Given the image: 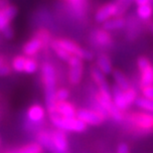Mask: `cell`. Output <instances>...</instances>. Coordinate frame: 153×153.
Segmentation results:
<instances>
[{
    "label": "cell",
    "instance_id": "obj_1",
    "mask_svg": "<svg viewBox=\"0 0 153 153\" xmlns=\"http://www.w3.org/2000/svg\"><path fill=\"white\" fill-rule=\"evenodd\" d=\"M40 78L44 88L45 108L48 114H53L56 105V91L58 87V72L51 62H44L40 66Z\"/></svg>",
    "mask_w": 153,
    "mask_h": 153
},
{
    "label": "cell",
    "instance_id": "obj_2",
    "mask_svg": "<svg viewBox=\"0 0 153 153\" xmlns=\"http://www.w3.org/2000/svg\"><path fill=\"white\" fill-rule=\"evenodd\" d=\"M126 120L136 134L145 136L153 133V114L143 111H132L127 114Z\"/></svg>",
    "mask_w": 153,
    "mask_h": 153
},
{
    "label": "cell",
    "instance_id": "obj_3",
    "mask_svg": "<svg viewBox=\"0 0 153 153\" xmlns=\"http://www.w3.org/2000/svg\"><path fill=\"white\" fill-rule=\"evenodd\" d=\"M49 119L55 128L63 130L65 132L82 133L88 129V125L76 116L75 117H62L56 114H49Z\"/></svg>",
    "mask_w": 153,
    "mask_h": 153
},
{
    "label": "cell",
    "instance_id": "obj_4",
    "mask_svg": "<svg viewBox=\"0 0 153 153\" xmlns=\"http://www.w3.org/2000/svg\"><path fill=\"white\" fill-rule=\"evenodd\" d=\"M53 41L55 42V44H57L59 47L63 48L64 50L70 53L72 56L78 57L84 61V62L85 61H91L94 59L93 52L82 47L81 45H79L74 40L69 38H57L53 39Z\"/></svg>",
    "mask_w": 153,
    "mask_h": 153
},
{
    "label": "cell",
    "instance_id": "obj_5",
    "mask_svg": "<svg viewBox=\"0 0 153 153\" xmlns=\"http://www.w3.org/2000/svg\"><path fill=\"white\" fill-rule=\"evenodd\" d=\"M69 66L68 72V82L71 85H78L81 84L82 78H84L85 67L84 61L76 56H72L67 62Z\"/></svg>",
    "mask_w": 153,
    "mask_h": 153
},
{
    "label": "cell",
    "instance_id": "obj_6",
    "mask_svg": "<svg viewBox=\"0 0 153 153\" xmlns=\"http://www.w3.org/2000/svg\"><path fill=\"white\" fill-rule=\"evenodd\" d=\"M76 116L85 122L88 126H100L106 119L94 108H82L76 109Z\"/></svg>",
    "mask_w": 153,
    "mask_h": 153
},
{
    "label": "cell",
    "instance_id": "obj_7",
    "mask_svg": "<svg viewBox=\"0 0 153 153\" xmlns=\"http://www.w3.org/2000/svg\"><path fill=\"white\" fill-rule=\"evenodd\" d=\"M49 132H50L52 145H53V151L51 153H71L68 136L65 131L55 128Z\"/></svg>",
    "mask_w": 153,
    "mask_h": 153
},
{
    "label": "cell",
    "instance_id": "obj_8",
    "mask_svg": "<svg viewBox=\"0 0 153 153\" xmlns=\"http://www.w3.org/2000/svg\"><path fill=\"white\" fill-rule=\"evenodd\" d=\"M90 75H91V81H93L94 84L97 85V91L105 97H111V85L108 84V79H106V76L105 74H102L96 66L91 67Z\"/></svg>",
    "mask_w": 153,
    "mask_h": 153
},
{
    "label": "cell",
    "instance_id": "obj_9",
    "mask_svg": "<svg viewBox=\"0 0 153 153\" xmlns=\"http://www.w3.org/2000/svg\"><path fill=\"white\" fill-rule=\"evenodd\" d=\"M114 16H118V6L114 1L106 2L97 9L94 13V21L99 24H102Z\"/></svg>",
    "mask_w": 153,
    "mask_h": 153
},
{
    "label": "cell",
    "instance_id": "obj_10",
    "mask_svg": "<svg viewBox=\"0 0 153 153\" xmlns=\"http://www.w3.org/2000/svg\"><path fill=\"white\" fill-rule=\"evenodd\" d=\"M47 111L40 103H33L26 111V121L35 126H40V124L45 120Z\"/></svg>",
    "mask_w": 153,
    "mask_h": 153
},
{
    "label": "cell",
    "instance_id": "obj_11",
    "mask_svg": "<svg viewBox=\"0 0 153 153\" xmlns=\"http://www.w3.org/2000/svg\"><path fill=\"white\" fill-rule=\"evenodd\" d=\"M91 39L94 45L103 49L111 48L114 45V38H112L111 33L106 31L102 27L94 30L91 35Z\"/></svg>",
    "mask_w": 153,
    "mask_h": 153
},
{
    "label": "cell",
    "instance_id": "obj_12",
    "mask_svg": "<svg viewBox=\"0 0 153 153\" xmlns=\"http://www.w3.org/2000/svg\"><path fill=\"white\" fill-rule=\"evenodd\" d=\"M46 47L41 39L37 36L33 35L31 38L28 39L22 46V54L26 57L35 58Z\"/></svg>",
    "mask_w": 153,
    "mask_h": 153
},
{
    "label": "cell",
    "instance_id": "obj_13",
    "mask_svg": "<svg viewBox=\"0 0 153 153\" xmlns=\"http://www.w3.org/2000/svg\"><path fill=\"white\" fill-rule=\"evenodd\" d=\"M18 14L16 5L9 3L4 7H0V32L7 26L11 25Z\"/></svg>",
    "mask_w": 153,
    "mask_h": 153
},
{
    "label": "cell",
    "instance_id": "obj_14",
    "mask_svg": "<svg viewBox=\"0 0 153 153\" xmlns=\"http://www.w3.org/2000/svg\"><path fill=\"white\" fill-rule=\"evenodd\" d=\"M53 114H56L62 117H75L76 114V108L69 100L57 102Z\"/></svg>",
    "mask_w": 153,
    "mask_h": 153
},
{
    "label": "cell",
    "instance_id": "obj_15",
    "mask_svg": "<svg viewBox=\"0 0 153 153\" xmlns=\"http://www.w3.org/2000/svg\"><path fill=\"white\" fill-rule=\"evenodd\" d=\"M111 99H112V103L118 109H120L121 111H126L128 109V106L125 102L124 97H123V91L121 88H119L117 85H115L114 84L111 87Z\"/></svg>",
    "mask_w": 153,
    "mask_h": 153
},
{
    "label": "cell",
    "instance_id": "obj_16",
    "mask_svg": "<svg viewBox=\"0 0 153 153\" xmlns=\"http://www.w3.org/2000/svg\"><path fill=\"white\" fill-rule=\"evenodd\" d=\"M94 66H96L97 68L105 76L111 75L112 71H114L111 59L109 58L108 54L99 55L96 59V64H94Z\"/></svg>",
    "mask_w": 153,
    "mask_h": 153
},
{
    "label": "cell",
    "instance_id": "obj_17",
    "mask_svg": "<svg viewBox=\"0 0 153 153\" xmlns=\"http://www.w3.org/2000/svg\"><path fill=\"white\" fill-rule=\"evenodd\" d=\"M127 21L123 16H114L111 18L109 20L105 21V23L102 24V27L103 29H105L108 32H114L118 31V30L123 29L124 27H126Z\"/></svg>",
    "mask_w": 153,
    "mask_h": 153
},
{
    "label": "cell",
    "instance_id": "obj_18",
    "mask_svg": "<svg viewBox=\"0 0 153 153\" xmlns=\"http://www.w3.org/2000/svg\"><path fill=\"white\" fill-rule=\"evenodd\" d=\"M4 153H44V149L37 141H33L27 143V144L6 150Z\"/></svg>",
    "mask_w": 153,
    "mask_h": 153
},
{
    "label": "cell",
    "instance_id": "obj_19",
    "mask_svg": "<svg viewBox=\"0 0 153 153\" xmlns=\"http://www.w3.org/2000/svg\"><path fill=\"white\" fill-rule=\"evenodd\" d=\"M111 75H112V78H114V85H117L119 88H121L122 91L126 90L129 87H131L130 85V82L129 79L123 72L121 70H118V69H114V71Z\"/></svg>",
    "mask_w": 153,
    "mask_h": 153
},
{
    "label": "cell",
    "instance_id": "obj_20",
    "mask_svg": "<svg viewBox=\"0 0 153 153\" xmlns=\"http://www.w3.org/2000/svg\"><path fill=\"white\" fill-rule=\"evenodd\" d=\"M25 62L26 56L23 54L15 55L10 61V68L12 72L17 73V74H24V69H25Z\"/></svg>",
    "mask_w": 153,
    "mask_h": 153
},
{
    "label": "cell",
    "instance_id": "obj_21",
    "mask_svg": "<svg viewBox=\"0 0 153 153\" xmlns=\"http://www.w3.org/2000/svg\"><path fill=\"white\" fill-rule=\"evenodd\" d=\"M135 14L138 19L142 21H149L153 16V5H137L135 9Z\"/></svg>",
    "mask_w": 153,
    "mask_h": 153
},
{
    "label": "cell",
    "instance_id": "obj_22",
    "mask_svg": "<svg viewBox=\"0 0 153 153\" xmlns=\"http://www.w3.org/2000/svg\"><path fill=\"white\" fill-rule=\"evenodd\" d=\"M153 85V65H149L139 72V87Z\"/></svg>",
    "mask_w": 153,
    "mask_h": 153
},
{
    "label": "cell",
    "instance_id": "obj_23",
    "mask_svg": "<svg viewBox=\"0 0 153 153\" xmlns=\"http://www.w3.org/2000/svg\"><path fill=\"white\" fill-rule=\"evenodd\" d=\"M134 105H136V106L140 111L153 114V100L146 99L142 96H138L135 102H134Z\"/></svg>",
    "mask_w": 153,
    "mask_h": 153
},
{
    "label": "cell",
    "instance_id": "obj_24",
    "mask_svg": "<svg viewBox=\"0 0 153 153\" xmlns=\"http://www.w3.org/2000/svg\"><path fill=\"white\" fill-rule=\"evenodd\" d=\"M40 69L39 62L33 57H26L25 62V69H24V74L33 75L36 74Z\"/></svg>",
    "mask_w": 153,
    "mask_h": 153
},
{
    "label": "cell",
    "instance_id": "obj_25",
    "mask_svg": "<svg viewBox=\"0 0 153 153\" xmlns=\"http://www.w3.org/2000/svg\"><path fill=\"white\" fill-rule=\"evenodd\" d=\"M34 35L37 36L39 39H41L42 42L45 44V46L50 45L51 42L53 41L52 33L49 31L47 28H44V27H41V28L36 30V31L34 32Z\"/></svg>",
    "mask_w": 153,
    "mask_h": 153
},
{
    "label": "cell",
    "instance_id": "obj_26",
    "mask_svg": "<svg viewBox=\"0 0 153 153\" xmlns=\"http://www.w3.org/2000/svg\"><path fill=\"white\" fill-rule=\"evenodd\" d=\"M50 47H51V49L53 50V52L55 53V55L59 58V59L61 60V61H63V62H68L69 61V59L70 58L72 57V55L70 54V53H68L67 51H65L64 50L63 48H61V47H59L57 44H55V42L54 41H52L51 42V44H50Z\"/></svg>",
    "mask_w": 153,
    "mask_h": 153
},
{
    "label": "cell",
    "instance_id": "obj_27",
    "mask_svg": "<svg viewBox=\"0 0 153 153\" xmlns=\"http://www.w3.org/2000/svg\"><path fill=\"white\" fill-rule=\"evenodd\" d=\"M123 97L126 105L128 106H130L131 105H133L135 100L137 99V97H138V91L133 87H129L126 90L123 91Z\"/></svg>",
    "mask_w": 153,
    "mask_h": 153
},
{
    "label": "cell",
    "instance_id": "obj_28",
    "mask_svg": "<svg viewBox=\"0 0 153 153\" xmlns=\"http://www.w3.org/2000/svg\"><path fill=\"white\" fill-rule=\"evenodd\" d=\"M114 2L118 6V16H123L131 3H133V0H114Z\"/></svg>",
    "mask_w": 153,
    "mask_h": 153
},
{
    "label": "cell",
    "instance_id": "obj_29",
    "mask_svg": "<svg viewBox=\"0 0 153 153\" xmlns=\"http://www.w3.org/2000/svg\"><path fill=\"white\" fill-rule=\"evenodd\" d=\"M71 93L67 88H59L56 91V100L57 102H64V100H69Z\"/></svg>",
    "mask_w": 153,
    "mask_h": 153
},
{
    "label": "cell",
    "instance_id": "obj_30",
    "mask_svg": "<svg viewBox=\"0 0 153 153\" xmlns=\"http://www.w3.org/2000/svg\"><path fill=\"white\" fill-rule=\"evenodd\" d=\"M149 65H151V61L148 59L146 56H140L137 58L136 60V66L138 71H142L143 69H145L146 67H148Z\"/></svg>",
    "mask_w": 153,
    "mask_h": 153
},
{
    "label": "cell",
    "instance_id": "obj_31",
    "mask_svg": "<svg viewBox=\"0 0 153 153\" xmlns=\"http://www.w3.org/2000/svg\"><path fill=\"white\" fill-rule=\"evenodd\" d=\"M0 34H1V36L5 40H12L15 36V31H14L13 27L11 25H9L6 27V28L3 29L2 31L0 32Z\"/></svg>",
    "mask_w": 153,
    "mask_h": 153
},
{
    "label": "cell",
    "instance_id": "obj_32",
    "mask_svg": "<svg viewBox=\"0 0 153 153\" xmlns=\"http://www.w3.org/2000/svg\"><path fill=\"white\" fill-rule=\"evenodd\" d=\"M140 93H141V96L146 97V99L153 100V85L140 88Z\"/></svg>",
    "mask_w": 153,
    "mask_h": 153
},
{
    "label": "cell",
    "instance_id": "obj_33",
    "mask_svg": "<svg viewBox=\"0 0 153 153\" xmlns=\"http://www.w3.org/2000/svg\"><path fill=\"white\" fill-rule=\"evenodd\" d=\"M12 73V70L10 68L9 63L1 64L0 65V78H4V76H8Z\"/></svg>",
    "mask_w": 153,
    "mask_h": 153
},
{
    "label": "cell",
    "instance_id": "obj_34",
    "mask_svg": "<svg viewBox=\"0 0 153 153\" xmlns=\"http://www.w3.org/2000/svg\"><path fill=\"white\" fill-rule=\"evenodd\" d=\"M116 153H130V147L126 142H120L116 147Z\"/></svg>",
    "mask_w": 153,
    "mask_h": 153
},
{
    "label": "cell",
    "instance_id": "obj_35",
    "mask_svg": "<svg viewBox=\"0 0 153 153\" xmlns=\"http://www.w3.org/2000/svg\"><path fill=\"white\" fill-rule=\"evenodd\" d=\"M153 0H133V3L137 5H144V4H152Z\"/></svg>",
    "mask_w": 153,
    "mask_h": 153
},
{
    "label": "cell",
    "instance_id": "obj_36",
    "mask_svg": "<svg viewBox=\"0 0 153 153\" xmlns=\"http://www.w3.org/2000/svg\"><path fill=\"white\" fill-rule=\"evenodd\" d=\"M5 63H9L8 59L4 56V55L0 54V65H1V64H5Z\"/></svg>",
    "mask_w": 153,
    "mask_h": 153
},
{
    "label": "cell",
    "instance_id": "obj_37",
    "mask_svg": "<svg viewBox=\"0 0 153 153\" xmlns=\"http://www.w3.org/2000/svg\"><path fill=\"white\" fill-rule=\"evenodd\" d=\"M66 1H68L69 3H78V2L85 1V0H66Z\"/></svg>",
    "mask_w": 153,
    "mask_h": 153
},
{
    "label": "cell",
    "instance_id": "obj_38",
    "mask_svg": "<svg viewBox=\"0 0 153 153\" xmlns=\"http://www.w3.org/2000/svg\"><path fill=\"white\" fill-rule=\"evenodd\" d=\"M151 30H152V32H153V24H152V26H151Z\"/></svg>",
    "mask_w": 153,
    "mask_h": 153
},
{
    "label": "cell",
    "instance_id": "obj_39",
    "mask_svg": "<svg viewBox=\"0 0 153 153\" xmlns=\"http://www.w3.org/2000/svg\"><path fill=\"white\" fill-rule=\"evenodd\" d=\"M0 111H1V109H0ZM0 114H1V111H0Z\"/></svg>",
    "mask_w": 153,
    "mask_h": 153
},
{
    "label": "cell",
    "instance_id": "obj_40",
    "mask_svg": "<svg viewBox=\"0 0 153 153\" xmlns=\"http://www.w3.org/2000/svg\"><path fill=\"white\" fill-rule=\"evenodd\" d=\"M62 1H66V0H62Z\"/></svg>",
    "mask_w": 153,
    "mask_h": 153
},
{
    "label": "cell",
    "instance_id": "obj_41",
    "mask_svg": "<svg viewBox=\"0 0 153 153\" xmlns=\"http://www.w3.org/2000/svg\"><path fill=\"white\" fill-rule=\"evenodd\" d=\"M0 146H1V145H0Z\"/></svg>",
    "mask_w": 153,
    "mask_h": 153
}]
</instances>
